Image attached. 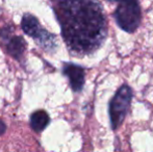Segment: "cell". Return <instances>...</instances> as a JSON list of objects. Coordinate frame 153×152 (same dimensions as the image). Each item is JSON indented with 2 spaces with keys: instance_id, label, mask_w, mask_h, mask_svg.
<instances>
[{
  "instance_id": "cell-1",
  "label": "cell",
  "mask_w": 153,
  "mask_h": 152,
  "mask_svg": "<svg viewBox=\"0 0 153 152\" xmlns=\"http://www.w3.org/2000/svg\"><path fill=\"white\" fill-rule=\"evenodd\" d=\"M53 12L71 54L89 55L103 45L107 37V20L99 2L59 1L53 5Z\"/></svg>"
},
{
  "instance_id": "cell-2",
  "label": "cell",
  "mask_w": 153,
  "mask_h": 152,
  "mask_svg": "<svg viewBox=\"0 0 153 152\" xmlns=\"http://www.w3.org/2000/svg\"><path fill=\"white\" fill-rule=\"evenodd\" d=\"M132 100V90L128 85H123L113 96L108 104V115L113 130H117L128 114Z\"/></svg>"
},
{
  "instance_id": "cell-3",
  "label": "cell",
  "mask_w": 153,
  "mask_h": 152,
  "mask_svg": "<svg viewBox=\"0 0 153 152\" xmlns=\"http://www.w3.org/2000/svg\"><path fill=\"white\" fill-rule=\"evenodd\" d=\"M117 25L128 33H133L142 22V10L137 1H121L113 13Z\"/></svg>"
},
{
  "instance_id": "cell-4",
  "label": "cell",
  "mask_w": 153,
  "mask_h": 152,
  "mask_svg": "<svg viewBox=\"0 0 153 152\" xmlns=\"http://www.w3.org/2000/svg\"><path fill=\"white\" fill-rule=\"evenodd\" d=\"M21 27L24 33L36 41L38 45L45 51H54L57 47L56 36L47 31L41 26L38 18L31 14H24L21 21Z\"/></svg>"
},
{
  "instance_id": "cell-5",
  "label": "cell",
  "mask_w": 153,
  "mask_h": 152,
  "mask_svg": "<svg viewBox=\"0 0 153 152\" xmlns=\"http://www.w3.org/2000/svg\"><path fill=\"white\" fill-rule=\"evenodd\" d=\"M62 71V74L68 78L69 85L73 92L79 93L82 91L85 82V68L74 63H64Z\"/></svg>"
},
{
  "instance_id": "cell-6",
  "label": "cell",
  "mask_w": 153,
  "mask_h": 152,
  "mask_svg": "<svg viewBox=\"0 0 153 152\" xmlns=\"http://www.w3.org/2000/svg\"><path fill=\"white\" fill-rule=\"evenodd\" d=\"M4 43H5L6 51L10 56L14 57L17 61H20L21 59H23L27 44L22 37L14 36V37L8 38Z\"/></svg>"
},
{
  "instance_id": "cell-7",
  "label": "cell",
  "mask_w": 153,
  "mask_h": 152,
  "mask_svg": "<svg viewBox=\"0 0 153 152\" xmlns=\"http://www.w3.org/2000/svg\"><path fill=\"white\" fill-rule=\"evenodd\" d=\"M30 127L36 133H40L43 130L47 128V126L50 123V117L47 114V112L43 110H39L36 112L32 113L30 115Z\"/></svg>"
},
{
  "instance_id": "cell-8",
  "label": "cell",
  "mask_w": 153,
  "mask_h": 152,
  "mask_svg": "<svg viewBox=\"0 0 153 152\" xmlns=\"http://www.w3.org/2000/svg\"><path fill=\"white\" fill-rule=\"evenodd\" d=\"M6 131V125H5V123H4L2 120H0V136L1 134H3L4 132Z\"/></svg>"
}]
</instances>
